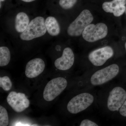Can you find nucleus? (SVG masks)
<instances>
[{"label": "nucleus", "instance_id": "1", "mask_svg": "<svg viewBox=\"0 0 126 126\" xmlns=\"http://www.w3.org/2000/svg\"><path fill=\"white\" fill-rule=\"evenodd\" d=\"M47 31L44 18L38 16L30 21L26 29L21 34L20 37L23 40H31L43 36Z\"/></svg>", "mask_w": 126, "mask_h": 126}, {"label": "nucleus", "instance_id": "2", "mask_svg": "<svg viewBox=\"0 0 126 126\" xmlns=\"http://www.w3.org/2000/svg\"><path fill=\"white\" fill-rule=\"evenodd\" d=\"M93 19V16L89 10H83L69 26L67 30L68 34L71 36H80Z\"/></svg>", "mask_w": 126, "mask_h": 126}, {"label": "nucleus", "instance_id": "3", "mask_svg": "<svg viewBox=\"0 0 126 126\" xmlns=\"http://www.w3.org/2000/svg\"><path fill=\"white\" fill-rule=\"evenodd\" d=\"M94 101V97L90 93H82L73 97L67 105L68 111L72 114H77L86 110Z\"/></svg>", "mask_w": 126, "mask_h": 126}, {"label": "nucleus", "instance_id": "4", "mask_svg": "<svg viewBox=\"0 0 126 126\" xmlns=\"http://www.w3.org/2000/svg\"><path fill=\"white\" fill-rule=\"evenodd\" d=\"M67 81L64 78L58 77L50 81L45 88L43 97L47 101H51L59 96L66 88Z\"/></svg>", "mask_w": 126, "mask_h": 126}, {"label": "nucleus", "instance_id": "5", "mask_svg": "<svg viewBox=\"0 0 126 126\" xmlns=\"http://www.w3.org/2000/svg\"><path fill=\"white\" fill-rule=\"evenodd\" d=\"M119 72L118 65L113 64L95 72L91 77L90 82L94 86L102 85L116 77Z\"/></svg>", "mask_w": 126, "mask_h": 126}, {"label": "nucleus", "instance_id": "6", "mask_svg": "<svg viewBox=\"0 0 126 126\" xmlns=\"http://www.w3.org/2000/svg\"><path fill=\"white\" fill-rule=\"evenodd\" d=\"M108 33V28L104 23L90 24L84 30L82 35L86 41L93 43L105 38Z\"/></svg>", "mask_w": 126, "mask_h": 126}, {"label": "nucleus", "instance_id": "7", "mask_svg": "<svg viewBox=\"0 0 126 126\" xmlns=\"http://www.w3.org/2000/svg\"><path fill=\"white\" fill-rule=\"evenodd\" d=\"M126 99V91L123 88L116 87L109 93L107 100V107L111 111L119 110Z\"/></svg>", "mask_w": 126, "mask_h": 126}, {"label": "nucleus", "instance_id": "8", "mask_svg": "<svg viewBox=\"0 0 126 126\" xmlns=\"http://www.w3.org/2000/svg\"><path fill=\"white\" fill-rule=\"evenodd\" d=\"M113 55L114 51L112 48L109 46H106L90 52L88 55V59L93 65L101 66L112 58Z\"/></svg>", "mask_w": 126, "mask_h": 126}, {"label": "nucleus", "instance_id": "9", "mask_svg": "<svg viewBox=\"0 0 126 126\" xmlns=\"http://www.w3.org/2000/svg\"><path fill=\"white\" fill-rule=\"evenodd\" d=\"M7 103L17 112H21L28 108L30 105L29 100L25 94L22 93L11 92L7 97Z\"/></svg>", "mask_w": 126, "mask_h": 126}, {"label": "nucleus", "instance_id": "10", "mask_svg": "<svg viewBox=\"0 0 126 126\" xmlns=\"http://www.w3.org/2000/svg\"><path fill=\"white\" fill-rule=\"evenodd\" d=\"M74 60V55L72 49L67 47L64 49L62 56L55 61V66L59 70H68L73 65Z\"/></svg>", "mask_w": 126, "mask_h": 126}, {"label": "nucleus", "instance_id": "11", "mask_svg": "<svg viewBox=\"0 0 126 126\" xmlns=\"http://www.w3.org/2000/svg\"><path fill=\"white\" fill-rule=\"evenodd\" d=\"M45 67V63L42 59H33L27 63L25 74L29 78H36L44 72Z\"/></svg>", "mask_w": 126, "mask_h": 126}, {"label": "nucleus", "instance_id": "12", "mask_svg": "<svg viewBox=\"0 0 126 126\" xmlns=\"http://www.w3.org/2000/svg\"><path fill=\"white\" fill-rule=\"evenodd\" d=\"M126 0H113L104 2L102 8L107 13H112L115 16L119 17L126 12Z\"/></svg>", "mask_w": 126, "mask_h": 126}, {"label": "nucleus", "instance_id": "13", "mask_svg": "<svg viewBox=\"0 0 126 126\" xmlns=\"http://www.w3.org/2000/svg\"><path fill=\"white\" fill-rule=\"evenodd\" d=\"M29 18L27 14L24 12H20L16 16L15 20V28L18 33H22L29 25Z\"/></svg>", "mask_w": 126, "mask_h": 126}, {"label": "nucleus", "instance_id": "14", "mask_svg": "<svg viewBox=\"0 0 126 126\" xmlns=\"http://www.w3.org/2000/svg\"><path fill=\"white\" fill-rule=\"evenodd\" d=\"M45 24L47 32L51 36H57L60 33V26L55 17H47L45 20Z\"/></svg>", "mask_w": 126, "mask_h": 126}, {"label": "nucleus", "instance_id": "15", "mask_svg": "<svg viewBox=\"0 0 126 126\" xmlns=\"http://www.w3.org/2000/svg\"><path fill=\"white\" fill-rule=\"evenodd\" d=\"M11 59L10 50L7 47L2 46L0 47V66L3 67L8 65Z\"/></svg>", "mask_w": 126, "mask_h": 126}, {"label": "nucleus", "instance_id": "16", "mask_svg": "<svg viewBox=\"0 0 126 126\" xmlns=\"http://www.w3.org/2000/svg\"><path fill=\"white\" fill-rule=\"evenodd\" d=\"M9 123V117L6 109L0 106V126H6Z\"/></svg>", "mask_w": 126, "mask_h": 126}, {"label": "nucleus", "instance_id": "17", "mask_svg": "<svg viewBox=\"0 0 126 126\" xmlns=\"http://www.w3.org/2000/svg\"><path fill=\"white\" fill-rule=\"evenodd\" d=\"M10 79L7 76L0 78V87L5 91H9L12 87Z\"/></svg>", "mask_w": 126, "mask_h": 126}, {"label": "nucleus", "instance_id": "18", "mask_svg": "<svg viewBox=\"0 0 126 126\" xmlns=\"http://www.w3.org/2000/svg\"><path fill=\"white\" fill-rule=\"evenodd\" d=\"M77 0H60V5L63 9L67 10L72 8L76 4Z\"/></svg>", "mask_w": 126, "mask_h": 126}, {"label": "nucleus", "instance_id": "19", "mask_svg": "<svg viewBox=\"0 0 126 126\" xmlns=\"http://www.w3.org/2000/svg\"><path fill=\"white\" fill-rule=\"evenodd\" d=\"M80 126H98V125L94 122L88 119L83 120L80 123Z\"/></svg>", "mask_w": 126, "mask_h": 126}, {"label": "nucleus", "instance_id": "20", "mask_svg": "<svg viewBox=\"0 0 126 126\" xmlns=\"http://www.w3.org/2000/svg\"><path fill=\"white\" fill-rule=\"evenodd\" d=\"M119 113L123 116L126 117V99L119 110Z\"/></svg>", "mask_w": 126, "mask_h": 126}, {"label": "nucleus", "instance_id": "21", "mask_svg": "<svg viewBox=\"0 0 126 126\" xmlns=\"http://www.w3.org/2000/svg\"><path fill=\"white\" fill-rule=\"evenodd\" d=\"M21 0L25 2H30L33 1H35V0Z\"/></svg>", "mask_w": 126, "mask_h": 126}, {"label": "nucleus", "instance_id": "22", "mask_svg": "<svg viewBox=\"0 0 126 126\" xmlns=\"http://www.w3.org/2000/svg\"><path fill=\"white\" fill-rule=\"evenodd\" d=\"M125 48H126V43H125Z\"/></svg>", "mask_w": 126, "mask_h": 126}, {"label": "nucleus", "instance_id": "23", "mask_svg": "<svg viewBox=\"0 0 126 126\" xmlns=\"http://www.w3.org/2000/svg\"><path fill=\"white\" fill-rule=\"evenodd\" d=\"M5 0H0V2H1V1H4Z\"/></svg>", "mask_w": 126, "mask_h": 126}, {"label": "nucleus", "instance_id": "24", "mask_svg": "<svg viewBox=\"0 0 126 126\" xmlns=\"http://www.w3.org/2000/svg\"></svg>", "mask_w": 126, "mask_h": 126}]
</instances>
